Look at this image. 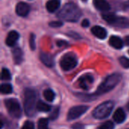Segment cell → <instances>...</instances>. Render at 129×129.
I'll return each instance as SVG.
<instances>
[{"label": "cell", "mask_w": 129, "mask_h": 129, "mask_svg": "<svg viewBox=\"0 0 129 129\" xmlns=\"http://www.w3.org/2000/svg\"><path fill=\"white\" fill-rule=\"evenodd\" d=\"M82 16V11L74 3H67L58 11L57 17L62 20L70 22H76Z\"/></svg>", "instance_id": "1"}, {"label": "cell", "mask_w": 129, "mask_h": 129, "mask_svg": "<svg viewBox=\"0 0 129 129\" xmlns=\"http://www.w3.org/2000/svg\"><path fill=\"white\" fill-rule=\"evenodd\" d=\"M24 111L28 116H34L36 109V94L30 88H26L24 91Z\"/></svg>", "instance_id": "2"}, {"label": "cell", "mask_w": 129, "mask_h": 129, "mask_svg": "<svg viewBox=\"0 0 129 129\" xmlns=\"http://www.w3.org/2000/svg\"><path fill=\"white\" fill-rule=\"evenodd\" d=\"M121 79L122 76L119 73H114L107 76L100 85L98 89L96 91L97 94H102L111 91L119 84Z\"/></svg>", "instance_id": "3"}, {"label": "cell", "mask_w": 129, "mask_h": 129, "mask_svg": "<svg viewBox=\"0 0 129 129\" xmlns=\"http://www.w3.org/2000/svg\"><path fill=\"white\" fill-rule=\"evenodd\" d=\"M103 19L110 25L118 28H129V19L125 17H119L111 13H104L102 14Z\"/></svg>", "instance_id": "4"}, {"label": "cell", "mask_w": 129, "mask_h": 129, "mask_svg": "<svg viewBox=\"0 0 129 129\" xmlns=\"http://www.w3.org/2000/svg\"><path fill=\"white\" fill-rule=\"evenodd\" d=\"M114 104L112 101H106L103 104H100L98 107H97L94 111H93V116L95 119H103L107 117H108L113 109Z\"/></svg>", "instance_id": "5"}, {"label": "cell", "mask_w": 129, "mask_h": 129, "mask_svg": "<svg viewBox=\"0 0 129 129\" xmlns=\"http://www.w3.org/2000/svg\"><path fill=\"white\" fill-rule=\"evenodd\" d=\"M5 107L9 115L14 119H18L21 116V108L19 102L15 98H8L5 101Z\"/></svg>", "instance_id": "6"}, {"label": "cell", "mask_w": 129, "mask_h": 129, "mask_svg": "<svg viewBox=\"0 0 129 129\" xmlns=\"http://www.w3.org/2000/svg\"><path fill=\"white\" fill-rule=\"evenodd\" d=\"M78 63L76 56L73 53H68L63 55L60 61V65L63 70H70L76 67Z\"/></svg>", "instance_id": "7"}, {"label": "cell", "mask_w": 129, "mask_h": 129, "mask_svg": "<svg viewBox=\"0 0 129 129\" xmlns=\"http://www.w3.org/2000/svg\"><path fill=\"white\" fill-rule=\"evenodd\" d=\"M88 107L85 105H80V106H76L72 107L67 114V119L68 120H73L76 119H78L82 115H83L87 110Z\"/></svg>", "instance_id": "8"}, {"label": "cell", "mask_w": 129, "mask_h": 129, "mask_svg": "<svg viewBox=\"0 0 129 129\" xmlns=\"http://www.w3.org/2000/svg\"><path fill=\"white\" fill-rule=\"evenodd\" d=\"M15 11H16V13L17 15L20 16V17H26L28 15V14L29 12V6L28 4L20 2L17 4Z\"/></svg>", "instance_id": "9"}, {"label": "cell", "mask_w": 129, "mask_h": 129, "mask_svg": "<svg viewBox=\"0 0 129 129\" xmlns=\"http://www.w3.org/2000/svg\"><path fill=\"white\" fill-rule=\"evenodd\" d=\"M94 81V79H93V76L91 75H89V74H87V75H85V76H82V77L79 78V86L85 89V90H87L88 89V86L90 84H91Z\"/></svg>", "instance_id": "10"}, {"label": "cell", "mask_w": 129, "mask_h": 129, "mask_svg": "<svg viewBox=\"0 0 129 129\" xmlns=\"http://www.w3.org/2000/svg\"><path fill=\"white\" fill-rule=\"evenodd\" d=\"M91 33H93V35L94 36H96L97 38L98 39H104L107 37V30L100 26H94L91 28Z\"/></svg>", "instance_id": "11"}, {"label": "cell", "mask_w": 129, "mask_h": 129, "mask_svg": "<svg viewBox=\"0 0 129 129\" xmlns=\"http://www.w3.org/2000/svg\"><path fill=\"white\" fill-rule=\"evenodd\" d=\"M19 39V33L16 31H11L6 38L5 43L9 47H13Z\"/></svg>", "instance_id": "12"}, {"label": "cell", "mask_w": 129, "mask_h": 129, "mask_svg": "<svg viewBox=\"0 0 129 129\" xmlns=\"http://www.w3.org/2000/svg\"><path fill=\"white\" fill-rule=\"evenodd\" d=\"M40 60L46 67H52L54 64L53 57L50 54H48V53L42 52L40 54Z\"/></svg>", "instance_id": "13"}, {"label": "cell", "mask_w": 129, "mask_h": 129, "mask_svg": "<svg viewBox=\"0 0 129 129\" xmlns=\"http://www.w3.org/2000/svg\"><path fill=\"white\" fill-rule=\"evenodd\" d=\"M94 7L101 11H108L110 9V5L106 0H94Z\"/></svg>", "instance_id": "14"}, {"label": "cell", "mask_w": 129, "mask_h": 129, "mask_svg": "<svg viewBox=\"0 0 129 129\" xmlns=\"http://www.w3.org/2000/svg\"><path fill=\"white\" fill-rule=\"evenodd\" d=\"M109 43L113 48H116V49H121V48H122V47L124 45V43H123V41L122 40V39L118 36H112L110 38Z\"/></svg>", "instance_id": "15"}, {"label": "cell", "mask_w": 129, "mask_h": 129, "mask_svg": "<svg viewBox=\"0 0 129 129\" xmlns=\"http://www.w3.org/2000/svg\"><path fill=\"white\" fill-rule=\"evenodd\" d=\"M60 5V0H49L46 3V9L48 11L53 13L56 11Z\"/></svg>", "instance_id": "16"}, {"label": "cell", "mask_w": 129, "mask_h": 129, "mask_svg": "<svg viewBox=\"0 0 129 129\" xmlns=\"http://www.w3.org/2000/svg\"><path fill=\"white\" fill-rule=\"evenodd\" d=\"M126 118V115L125 111L119 108L115 111V113L113 115V119L115 120V122L116 123H122L125 120Z\"/></svg>", "instance_id": "17"}, {"label": "cell", "mask_w": 129, "mask_h": 129, "mask_svg": "<svg viewBox=\"0 0 129 129\" xmlns=\"http://www.w3.org/2000/svg\"><path fill=\"white\" fill-rule=\"evenodd\" d=\"M12 54H13V57H14V62L17 64L20 63L23 60V51H22V50L19 48H16L13 50Z\"/></svg>", "instance_id": "18"}, {"label": "cell", "mask_w": 129, "mask_h": 129, "mask_svg": "<svg viewBox=\"0 0 129 129\" xmlns=\"http://www.w3.org/2000/svg\"><path fill=\"white\" fill-rule=\"evenodd\" d=\"M36 109H37V110L41 111V112H48L51 110V107L49 105H48L47 104L39 101L37 103Z\"/></svg>", "instance_id": "19"}, {"label": "cell", "mask_w": 129, "mask_h": 129, "mask_svg": "<svg viewBox=\"0 0 129 129\" xmlns=\"http://www.w3.org/2000/svg\"><path fill=\"white\" fill-rule=\"evenodd\" d=\"M43 95H44L45 99H46L48 101H50V102L53 101V100L54 99V97H55V94L51 89L45 90L44 93H43Z\"/></svg>", "instance_id": "20"}, {"label": "cell", "mask_w": 129, "mask_h": 129, "mask_svg": "<svg viewBox=\"0 0 129 129\" xmlns=\"http://www.w3.org/2000/svg\"><path fill=\"white\" fill-rule=\"evenodd\" d=\"M1 92L4 94H10L11 93V91H13V88L12 85L11 84H2L1 85Z\"/></svg>", "instance_id": "21"}, {"label": "cell", "mask_w": 129, "mask_h": 129, "mask_svg": "<svg viewBox=\"0 0 129 129\" xmlns=\"http://www.w3.org/2000/svg\"><path fill=\"white\" fill-rule=\"evenodd\" d=\"M48 120L47 119H40L38 122V129H48Z\"/></svg>", "instance_id": "22"}, {"label": "cell", "mask_w": 129, "mask_h": 129, "mask_svg": "<svg viewBox=\"0 0 129 129\" xmlns=\"http://www.w3.org/2000/svg\"><path fill=\"white\" fill-rule=\"evenodd\" d=\"M11 79V75L9 70L6 68L2 69V80H10Z\"/></svg>", "instance_id": "23"}, {"label": "cell", "mask_w": 129, "mask_h": 129, "mask_svg": "<svg viewBox=\"0 0 129 129\" xmlns=\"http://www.w3.org/2000/svg\"><path fill=\"white\" fill-rule=\"evenodd\" d=\"M113 128H114V124L112 122L108 121L101 125L98 128V129H113Z\"/></svg>", "instance_id": "24"}, {"label": "cell", "mask_w": 129, "mask_h": 129, "mask_svg": "<svg viewBox=\"0 0 129 129\" xmlns=\"http://www.w3.org/2000/svg\"><path fill=\"white\" fill-rule=\"evenodd\" d=\"M119 63L124 68H129V59L125 57H122L119 58Z\"/></svg>", "instance_id": "25"}, {"label": "cell", "mask_w": 129, "mask_h": 129, "mask_svg": "<svg viewBox=\"0 0 129 129\" xmlns=\"http://www.w3.org/2000/svg\"><path fill=\"white\" fill-rule=\"evenodd\" d=\"M58 115H59V108L58 107H56L49 115V119H51V120H54L56 119L57 117H58Z\"/></svg>", "instance_id": "26"}, {"label": "cell", "mask_w": 129, "mask_h": 129, "mask_svg": "<svg viewBox=\"0 0 129 129\" xmlns=\"http://www.w3.org/2000/svg\"><path fill=\"white\" fill-rule=\"evenodd\" d=\"M35 35L32 33L29 36V47L32 50H35L36 48V42H35Z\"/></svg>", "instance_id": "27"}, {"label": "cell", "mask_w": 129, "mask_h": 129, "mask_svg": "<svg viewBox=\"0 0 129 129\" xmlns=\"http://www.w3.org/2000/svg\"><path fill=\"white\" fill-rule=\"evenodd\" d=\"M21 129H35V126H34L33 122H32L30 121H26L23 125Z\"/></svg>", "instance_id": "28"}, {"label": "cell", "mask_w": 129, "mask_h": 129, "mask_svg": "<svg viewBox=\"0 0 129 129\" xmlns=\"http://www.w3.org/2000/svg\"><path fill=\"white\" fill-rule=\"evenodd\" d=\"M49 26L51 27H60L63 26V23L61 21H52L49 23Z\"/></svg>", "instance_id": "29"}, {"label": "cell", "mask_w": 129, "mask_h": 129, "mask_svg": "<svg viewBox=\"0 0 129 129\" xmlns=\"http://www.w3.org/2000/svg\"><path fill=\"white\" fill-rule=\"evenodd\" d=\"M89 25H90V22H89V20H88V19L83 20V21H82V26L83 27H88Z\"/></svg>", "instance_id": "30"}, {"label": "cell", "mask_w": 129, "mask_h": 129, "mask_svg": "<svg viewBox=\"0 0 129 129\" xmlns=\"http://www.w3.org/2000/svg\"><path fill=\"white\" fill-rule=\"evenodd\" d=\"M69 36H70V37H73V38H76V39L80 38L79 35L77 34V33H75L74 32H70V33H69Z\"/></svg>", "instance_id": "31"}, {"label": "cell", "mask_w": 129, "mask_h": 129, "mask_svg": "<svg viewBox=\"0 0 129 129\" xmlns=\"http://www.w3.org/2000/svg\"><path fill=\"white\" fill-rule=\"evenodd\" d=\"M57 45L59 47H62L63 45H67V42H65V41H57Z\"/></svg>", "instance_id": "32"}, {"label": "cell", "mask_w": 129, "mask_h": 129, "mask_svg": "<svg viewBox=\"0 0 129 129\" xmlns=\"http://www.w3.org/2000/svg\"><path fill=\"white\" fill-rule=\"evenodd\" d=\"M73 129H84V127H83V125H81V124H76V125H73Z\"/></svg>", "instance_id": "33"}, {"label": "cell", "mask_w": 129, "mask_h": 129, "mask_svg": "<svg viewBox=\"0 0 129 129\" xmlns=\"http://www.w3.org/2000/svg\"><path fill=\"white\" fill-rule=\"evenodd\" d=\"M125 43L127 45H129V36H128L126 38H125Z\"/></svg>", "instance_id": "34"}, {"label": "cell", "mask_w": 129, "mask_h": 129, "mask_svg": "<svg viewBox=\"0 0 129 129\" xmlns=\"http://www.w3.org/2000/svg\"><path fill=\"white\" fill-rule=\"evenodd\" d=\"M127 108H128V111H129V103L128 104V105H127Z\"/></svg>", "instance_id": "35"}, {"label": "cell", "mask_w": 129, "mask_h": 129, "mask_svg": "<svg viewBox=\"0 0 129 129\" xmlns=\"http://www.w3.org/2000/svg\"><path fill=\"white\" fill-rule=\"evenodd\" d=\"M82 1H83V2H87L88 0H82Z\"/></svg>", "instance_id": "36"}]
</instances>
